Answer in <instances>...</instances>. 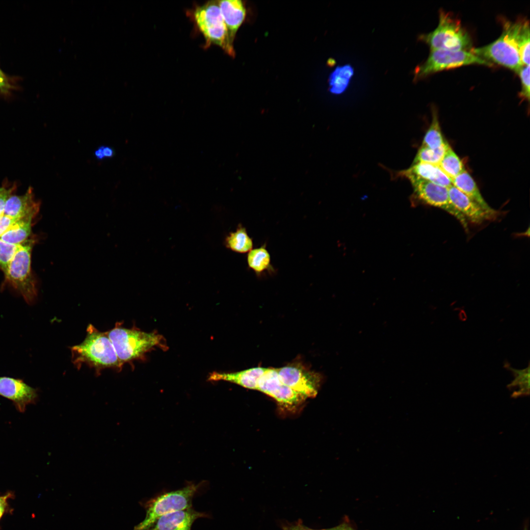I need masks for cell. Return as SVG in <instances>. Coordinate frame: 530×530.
<instances>
[{
  "label": "cell",
  "mask_w": 530,
  "mask_h": 530,
  "mask_svg": "<svg viewBox=\"0 0 530 530\" xmlns=\"http://www.w3.org/2000/svg\"><path fill=\"white\" fill-rule=\"evenodd\" d=\"M449 146L450 145L448 142L436 149H431L421 146L416 154L413 164L425 162L438 165Z\"/></svg>",
  "instance_id": "obj_28"
},
{
  "label": "cell",
  "mask_w": 530,
  "mask_h": 530,
  "mask_svg": "<svg viewBox=\"0 0 530 530\" xmlns=\"http://www.w3.org/2000/svg\"><path fill=\"white\" fill-rule=\"evenodd\" d=\"M267 368L256 367L235 372L213 371L208 376L211 381H225L245 388L257 390L258 380Z\"/></svg>",
  "instance_id": "obj_17"
},
{
  "label": "cell",
  "mask_w": 530,
  "mask_h": 530,
  "mask_svg": "<svg viewBox=\"0 0 530 530\" xmlns=\"http://www.w3.org/2000/svg\"><path fill=\"white\" fill-rule=\"evenodd\" d=\"M32 217L18 219L0 237L5 242L21 245L27 240L31 233Z\"/></svg>",
  "instance_id": "obj_20"
},
{
  "label": "cell",
  "mask_w": 530,
  "mask_h": 530,
  "mask_svg": "<svg viewBox=\"0 0 530 530\" xmlns=\"http://www.w3.org/2000/svg\"><path fill=\"white\" fill-rule=\"evenodd\" d=\"M450 199L457 210L468 221L475 224L495 219L499 212L489 211L460 191L453 185L448 188Z\"/></svg>",
  "instance_id": "obj_13"
},
{
  "label": "cell",
  "mask_w": 530,
  "mask_h": 530,
  "mask_svg": "<svg viewBox=\"0 0 530 530\" xmlns=\"http://www.w3.org/2000/svg\"><path fill=\"white\" fill-rule=\"evenodd\" d=\"M447 142L442 135L436 111L433 109L432 121L425 133L421 146L436 149Z\"/></svg>",
  "instance_id": "obj_26"
},
{
  "label": "cell",
  "mask_w": 530,
  "mask_h": 530,
  "mask_svg": "<svg viewBox=\"0 0 530 530\" xmlns=\"http://www.w3.org/2000/svg\"><path fill=\"white\" fill-rule=\"evenodd\" d=\"M438 165L451 180L464 169L462 162L450 146Z\"/></svg>",
  "instance_id": "obj_25"
},
{
  "label": "cell",
  "mask_w": 530,
  "mask_h": 530,
  "mask_svg": "<svg viewBox=\"0 0 530 530\" xmlns=\"http://www.w3.org/2000/svg\"><path fill=\"white\" fill-rule=\"evenodd\" d=\"M117 356L123 365L144 358L145 354L156 348L166 349L164 337L156 332H146L134 327L127 328L117 322L114 328L106 332Z\"/></svg>",
  "instance_id": "obj_2"
},
{
  "label": "cell",
  "mask_w": 530,
  "mask_h": 530,
  "mask_svg": "<svg viewBox=\"0 0 530 530\" xmlns=\"http://www.w3.org/2000/svg\"><path fill=\"white\" fill-rule=\"evenodd\" d=\"M418 39L431 50L466 51L472 46L471 38L458 20L444 11L439 12L438 26L432 31L419 35Z\"/></svg>",
  "instance_id": "obj_4"
},
{
  "label": "cell",
  "mask_w": 530,
  "mask_h": 530,
  "mask_svg": "<svg viewBox=\"0 0 530 530\" xmlns=\"http://www.w3.org/2000/svg\"><path fill=\"white\" fill-rule=\"evenodd\" d=\"M86 333L82 342L71 347L72 361L75 367L79 369L85 364L98 374L106 369L121 371L123 365L106 333L100 332L91 324L88 325Z\"/></svg>",
  "instance_id": "obj_1"
},
{
  "label": "cell",
  "mask_w": 530,
  "mask_h": 530,
  "mask_svg": "<svg viewBox=\"0 0 530 530\" xmlns=\"http://www.w3.org/2000/svg\"><path fill=\"white\" fill-rule=\"evenodd\" d=\"M521 23L522 20L506 22L497 39L486 46L473 48L470 52L490 63H497L517 73L524 66L520 59L517 41Z\"/></svg>",
  "instance_id": "obj_3"
},
{
  "label": "cell",
  "mask_w": 530,
  "mask_h": 530,
  "mask_svg": "<svg viewBox=\"0 0 530 530\" xmlns=\"http://www.w3.org/2000/svg\"><path fill=\"white\" fill-rule=\"evenodd\" d=\"M257 390L273 398L280 404L287 406H295L306 398L281 382L276 369H267L258 381Z\"/></svg>",
  "instance_id": "obj_11"
},
{
  "label": "cell",
  "mask_w": 530,
  "mask_h": 530,
  "mask_svg": "<svg viewBox=\"0 0 530 530\" xmlns=\"http://www.w3.org/2000/svg\"><path fill=\"white\" fill-rule=\"evenodd\" d=\"M353 74V69L349 65L337 67L329 78L330 91L334 94L342 93L347 86Z\"/></svg>",
  "instance_id": "obj_24"
},
{
  "label": "cell",
  "mask_w": 530,
  "mask_h": 530,
  "mask_svg": "<svg viewBox=\"0 0 530 530\" xmlns=\"http://www.w3.org/2000/svg\"><path fill=\"white\" fill-rule=\"evenodd\" d=\"M218 4L230 41L233 44L236 34L245 18V7L239 0H223L218 1Z\"/></svg>",
  "instance_id": "obj_16"
},
{
  "label": "cell",
  "mask_w": 530,
  "mask_h": 530,
  "mask_svg": "<svg viewBox=\"0 0 530 530\" xmlns=\"http://www.w3.org/2000/svg\"><path fill=\"white\" fill-rule=\"evenodd\" d=\"M504 367L511 371L514 379L507 385L508 388L512 391L511 396L516 398L527 396L530 393V365L522 370H517L511 367L506 362Z\"/></svg>",
  "instance_id": "obj_21"
},
{
  "label": "cell",
  "mask_w": 530,
  "mask_h": 530,
  "mask_svg": "<svg viewBox=\"0 0 530 530\" xmlns=\"http://www.w3.org/2000/svg\"><path fill=\"white\" fill-rule=\"evenodd\" d=\"M11 494L8 493L3 496H0V519L3 516L8 506L7 500L11 498Z\"/></svg>",
  "instance_id": "obj_34"
},
{
  "label": "cell",
  "mask_w": 530,
  "mask_h": 530,
  "mask_svg": "<svg viewBox=\"0 0 530 530\" xmlns=\"http://www.w3.org/2000/svg\"><path fill=\"white\" fill-rule=\"evenodd\" d=\"M207 517L191 507L162 515L143 530H191L196 519Z\"/></svg>",
  "instance_id": "obj_14"
},
{
  "label": "cell",
  "mask_w": 530,
  "mask_h": 530,
  "mask_svg": "<svg viewBox=\"0 0 530 530\" xmlns=\"http://www.w3.org/2000/svg\"><path fill=\"white\" fill-rule=\"evenodd\" d=\"M519 75L521 82V90L520 95L523 98L530 99V65L523 66L517 72Z\"/></svg>",
  "instance_id": "obj_30"
},
{
  "label": "cell",
  "mask_w": 530,
  "mask_h": 530,
  "mask_svg": "<svg viewBox=\"0 0 530 530\" xmlns=\"http://www.w3.org/2000/svg\"><path fill=\"white\" fill-rule=\"evenodd\" d=\"M225 243L228 248L239 253L248 252L253 246L252 239L241 225H238L235 232L229 234L225 238Z\"/></svg>",
  "instance_id": "obj_22"
},
{
  "label": "cell",
  "mask_w": 530,
  "mask_h": 530,
  "mask_svg": "<svg viewBox=\"0 0 530 530\" xmlns=\"http://www.w3.org/2000/svg\"><path fill=\"white\" fill-rule=\"evenodd\" d=\"M530 32L529 21L522 20L517 41L520 59L524 66L530 65Z\"/></svg>",
  "instance_id": "obj_27"
},
{
  "label": "cell",
  "mask_w": 530,
  "mask_h": 530,
  "mask_svg": "<svg viewBox=\"0 0 530 530\" xmlns=\"http://www.w3.org/2000/svg\"><path fill=\"white\" fill-rule=\"evenodd\" d=\"M247 261L249 268L257 275L272 270L270 255L265 245L252 249L248 252Z\"/></svg>",
  "instance_id": "obj_23"
},
{
  "label": "cell",
  "mask_w": 530,
  "mask_h": 530,
  "mask_svg": "<svg viewBox=\"0 0 530 530\" xmlns=\"http://www.w3.org/2000/svg\"><path fill=\"white\" fill-rule=\"evenodd\" d=\"M410 182L416 196L424 203L441 209L453 216L465 230L468 221L452 204L448 188L411 174H404Z\"/></svg>",
  "instance_id": "obj_9"
},
{
  "label": "cell",
  "mask_w": 530,
  "mask_h": 530,
  "mask_svg": "<svg viewBox=\"0 0 530 530\" xmlns=\"http://www.w3.org/2000/svg\"><path fill=\"white\" fill-rule=\"evenodd\" d=\"M21 245L11 244L2 240L0 238V268L6 274L9 265Z\"/></svg>",
  "instance_id": "obj_29"
},
{
  "label": "cell",
  "mask_w": 530,
  "mask_h": 530,
  "mask_svg": "<svg viewBox=\"0 0 530 530\" xmlns=\"http://www.w3.org/2000/svg\"><path fill=\"white\" fill-rule=\"evenodd\" d=\"M33 241L26 240L17 250L4 275L11 286L29 304L35 300L37 290L31 269Z\"/></svg>",
  "instance_id": "obj_7"
},
{
  "label": "cell",
  "mask_w": 530,
  "mask_h": 530,
  "mask_svg": "<svg viewBox=\"0 0 530 530\" xmlns=\"http://www.w3.org/2000/svg\"><path fill=\"white\" fill-rule=\"evenodd\" d=\"M338 530V527H335V528H332V529H328V530Z\"/></svg>",
  "instance_id": "obj_39"
},
{
  "label": "cell",
  "mask_w": 530,
  "mask_h": 530,
  "mask_svg": "<svg viewBox=\"0 0 530 530\" xmlns=\"http://www.w3.org/2000/svg\"><path fill=\"white\" fill-rule=\"evenodd\" d=\"M399 174L413 175L448 188L452 185L451 180L444 173L438 165L418 162L412 164L409 168L401 171Z\"/></svg>",
  "instance_id": "obj_18"
},
{
  "label": "cell",
  "mask_w": 530,
  "mask_h": 530,
  "mask_svg": "<svg viewBox=\"0 0 530 530\" xmlns=\"http://www.w3.org/2000/svg\"><path fill=\"white\" fill-rule=\"evenodd\" d=\"M104 146H101L95 152V157L99 160L104 159L105 157L103 153Z\"/></svg>",
  "instance_id": "obj_37"
},
{
  "label": "cell",
  "mask_w": 530,
  "mask_h": 530,
  "mask_svg": "<svg viewBox=\"0 0 530 530\" xmlns=\"http://www.w3.org/2000/svg\"><path fill=\"white\" fill-rule=\"evenodd\" d=\"M471 64L492 65L470 51L431 50L426 60L415 68L413 81L444 70Z\"/></svg>",
  "instance_id": "obj_8"
},
{
  "label": "cell",
  "mask_w": 530,
  "mask_h": 530,
  "mask_svg": "<svg viewBox=\"0 0 530 530\" xmlns=\"http://www.w3.org/2000/svg\"><path fill=\"white\" fill-rule=\"evenodd\" d=\"M284 530H314L304 527L302 525H296L290 527H286Z\"/></svg>",
  "instance_id": "obj_36"
},
{
  "label": "cell",
  "mask_w": 530,
  "mask_h": 530,
  "mask_svg": "<svg viewBox=\"0 0 530 530\" xmlns=\"http://www.w3.org/2000/svg\"><path fill=\"white\" fill-rule=\"evenodd\" d=\"M0 395L11 400L16 408L24 412L26 406L34 404L38 398L37 390L20 379L0 377Z\"/></svg>",
  "instance_id": "obj_12"
},
{
  "label": "cell",
  "mask_w": 530,
  "mask_h": 530,
  "mask_svg": "<svg viewBox=\"0 0 530 530\" xmlns=\"http://www.w3.org/2000/svg\"><path fill=\"white\" fill-rule=\"evenodd\" d=\"M40 205L35 199L32 188L29 187L25 194L17 195L14 193L8 198L3 213L17 219L34 218L39 212Z\"/></svg>",
  "instance_id": "obj_15"
},
{
  "label": "cell",
  "mask_w": 530,
  "mask_h": 530,
  "mask_svg": "<svg viewBox=\"0 0 530 530\" xmlns=\"http://www.w3.org/2000/svg\"><path fill=\"white\" fill-rule=\"evenodd\" d=\"M11 87L7 78L0 69V92H7Z\"/></svg>",
  "instance_id": "obj_33"
},
{
  "label": "cell",
  "mask_w": 530,
  "mask_h": 530,
  "mask_svg": "<svg viewBox=\"0 0 530 530\" xmlns=\"http://www.w3.org/2000/svg\"><path fill=\"white\" fill-rule=\"evenodd\" d=\"M103 153L105 158H111L114 155V151L109 147L104 146Z\"/></svg>",
  "instance_id": "obj_35"
},
{
  "label": "cell",
  "mask_w": 530,
  "mask_h": 530,
  "mask_svg": "<svg viewBox=\"0 0 530 530\" xmlns=\"http://www.w3.org/2000/svg\"><path fill=\"white\" fill-rule=\"evenodd\" d=\"M338 530H353L351 528L345 525H342L338 527Z\"/></svg>",
  "instance_id": "obj_38"
},
{
  "label": "cell",
  "mask_w": 530,
  "mask_h": 530,
  "mask_svg": "<svg viewBox=\"0 0 530 530\" xmlns=\"http://www.w3.org/2000/svg\"><path fill=\"white\" fill-rule=\"evenodd\" d=\"M17 189V184L9 182H4L0 186V215L3 213L6 202L8 198L15 193Z\"/></svg>",
  "instance_id": "obj_31"
},
{
  "label": "cell",
  "mask_w": 530,
  "mask_h": 530,
  "mask_svg": "<svg viewBox=\"0 0 530 530\" xmlns=\"http://www.w3.org/2000/svg\"><path fill=\"white\" fill-rule=\"evenodd\" d=\"M18 219L15 218L4 213L0 215V237Z\"/></svg>",
  "instance_id": "obj_32"
},
{
  "label": "cell",
  "mask_w": 530,
  "mask_h": 530,
  "mask_svg": "<svg viewBox=\"0 0 530 530\" xmlns=\"http://www.w3.org/2000/svg\"><path fill=\"white\" fill-rule=\"evenodd\" d=\"M452 185L460 191L475 201L485 210L493 211L486 202L472 177L465 169L451 180Z\"/></svg>",
  "instance_id": "obj_19"
},
{
  "label": "cell",
  "mask_w": 530,
  "mask_h": 530,
  "mask_svg": "<svg viewBox=\"0 0 530 530\" xmlns=\"http://www.w3.org/2000/svg\"><path fill=\"white\" fill-rule=\"evenodd\" d=\"M279 379L284 384L306 398L315 397L321 380L319 374L299 363L276 369Z\"/></svg>",
  "instance_id": "obj_10"
},
{
  "label": "cell",
  "mask_w": 530,
  "mask_h": 530,
  "mask_svg": "<svg viewBox=\"0 0 530 530\" xmlns=\"http://www.w3.org/2000/svg\"><path fill=\"white\" fill-rule=\"evenodd\" d=\"M199 485L189 484L181 489L165 492L145 503L146 516L134 530H143L158 517L192 507V499Z\"/></svg>",
  "instance_id": "obj_6"
},
{
  "label": "cell",
  "mask_w": 530,
  "mask_h": 530,
  "mask_svg": "<svg viewBox=\"0 0 530 530\" xmlns=\"http://www.w3.org/2000/svg\"><path fill=\"white\" fill-rule=\"evenodd\" d=\"M193 18L207 44L216 45L228 55L235 56V52L229 38L218 1H210L196 7Z\"/></svg>",
  "instance_id": "obj_5"
}]
</instances>
